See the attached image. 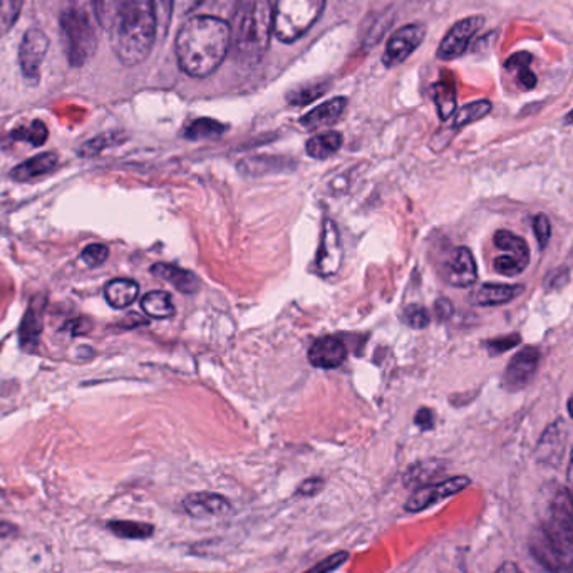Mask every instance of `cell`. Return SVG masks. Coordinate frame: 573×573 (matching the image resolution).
<instances>
[{
	"mask_svg": "<svg viewBox=\"0 0 573 573\" xmlns=\"http://www.w3.org/2000/svg\"><path fill=\"white\" fill-rule=\"evenodd\" d=\"M553 517L562 520L573 532V491L560 490L553 500Z\"/></svg>",
	"mask_w": 573,
	"mask_h": 573,
	"instance_id": "29",
	"label": "cell"
},
{
	"mask_svg": "<svg viewBox=\"0 0 573 573\" xmlns=\"http://www.w3.org/2000/svg\"><path fill=\"white\" fill-rule=\"evenodd\" d=\"M142 309L153 319H169L175 315L174 299L165 291L148 292L142 299Z\"/></svg>",
	"mask_w": 573,
	"mask_h": 573,
	"instance_id": "21",
	"label": "cell"
},
{
	"mask_svg": "<svg viewBox=\"0 0 573 573\" xmlns=\"http://www.w3.org/2000/svg\"><path fill=\"white\" fill-rule=\"evenodd\" d=\"M110 529L116 535L126 536V539H148L155 530L152 525L136 522H114L111 523Z\"/></svg>",
	"mask_w": 573,
	"mask_h": 573,
	"instance_id": "32",
	"label": "cell"
},
{
	"mask_svg": "<svg viewBox=\"0 0 573 573\" xmlns=\"http://www.w3.org/2000/svg\"><path fill=\"white\" fill-rule=\"evenodd\" d=\"M532 55L527 52H520V54L511 55L510 60L507 61V70L510 71H522L529 67Z\"/></svg>",
	"mask_w": 573,
	"mask_h": 573,
	"instance_id": "42",
	"label": "cell"
},
{
	"mask_svg": "<svg viewBox=\"0 0 573 573\" xmlns=\"http://www.w3.org/2000/svg\"><path fill=\"white\" fill-rule=\"evenodd\" d=\"M533 232H535L540 250H545L549 247L550 237H552V223L545 213H539L533 218Z\"/></svg>",
	"mask_w": 573,
	"mask_h": 573,
	"instance_id": "37",
	"label": "cell"
},
{
	"mask_svg": "<svg viewBox=\"0 0 573 573\" xmlns=\"http://www.w3.org/2000/svg\"><path fill=\"white\" fill-rule=\"evenodd\" d=\"M433 100H435L439 118H441L442 122L451 118L456 111V91L452 84L446 83V81L436 84V86L433 87Z\"/></svg>",
	"mask_w": 573,
	"mask_h": 573,
	"instance_id": "26",
	"label": "cell"
},
{
	"mask_svg": "<svg viewBox=\"0 0 573 573\" xmlns=\"http://www.w3.org/2000/svg\"><path fill=\"white\" fill-rule=\"evenodd\" d=\"M346 97H334V100L325 101L321 106L314 107L305 116H302L301 125L309 132L327 128V126L335 125L338 122L342 113L346 111Z\"/></svg>",
	"mask_w": 573,
	"mask_h": 573,
	"instance_id": "16",
	"label": "cell"
},
{
	"mask_svg": "<svg viewBox=\"0 0 573 573\" xmlns=\"http://www.w3.org/2000/svg\"><path fill=\"white\" fill-rule=\"evenodd\" d=\"M565 123H566V125L573 126V111H572V113L569 114V116H566Z\"/></svg>",
	"mask_w": 573,
	"mask_h": 573,
	"instance_id": "50",
	"label": "cell"
},
{
	"mask_svg": "<svg viewBox=\"0 0 573 573\" xmlns=\"http://www.w3.org/2000/svg\"><path fill=\"white\" fill-rule=\"evenodd\" d=\"M342 242L337 225L332 220L324 221L321 249L317 253V269L322 277L335 275L342 265Z\"/></svg>",
	"mask_w": 573,
	"mask_h": 573,
	"instance_id": "13",
	"label": "cell"
},
{
	"mask_svg": "<svg viewBox=\"0 0 573 573\" xmlns=\"http://www.w3.org/2000/svg\"><path fill=\"white\" fill-rule=\"evenodd\" d=\"M139 285L135 280L114 279L104 286V298L114 309H126L138 299Z\"/></svg>",
	"mask_w": 573,
	"mask_h": 573,
	"instance_id": "19",
	"label": "cell"
},
{
	"mask_svg": "<svg viewBox=\"0 0 573 573\" xmlns=\"http://www.w3.org/2000/svg\"><path fill=\"white\" fill-rule=\"evenodd\" d=\"M415 421L421 429H431L435 426V415L431 409L423 408L416 413Z\"/></svg>",
	"mask_w": 573,
	"mask_h": 573,
	"instance_id": "44",
	"label": "cell"
},
{
	"mask_svg": "<svg viewBox=\"0 0 573 573\" xmlns=\"http://www.w3.org/2000/svg\"><path fill=\"white\" fill-rule=\"evenodd\" d=\"M97 25L96 0H70L61 15V29L71 66H84L93 58L97 48Z\"/></svg>",
	"mask_w": 573,
	"mask_h": 573,
	"instance_id": "4",
	"label": "cell"
},
{
	"mask_svg": "<svg viewBox=\"0 0 573 573\" xmlns=\"http://www.w3.org/2000/svg\"><path fill=\"white\" fill-rule=\"evenodd\" d=\"M198 4H200V0H175V11L180 12V14H188Z\"/></svg>",
	"mask_w": 573,
	"mask_h": 573,
	"instance_id": "45",
	"label": "cell"
},
{
	"mask_svg": "<svg viewBox=\"0 0 573 573\" xmlns=\"http://www.w3.org/2000/svg\"><path fill=\"white\" fill-rule=\"evenodd\" d=\"M569 415L572 416L573 419V396L569 399Z\"/></svg>",
	"mask_w": 573,
	"mask_h": 573,
	"instance_id": "49",
	"label": "cell"
},
{
	"mask_svg": "<svg viewBox=\"0 0 573 573\" xmlns=\"http://www.w3.org/2000/svg\"><path fill=\"white\" fill-rule=\"evenodd\" d=\"M152 273L163 282L174 285L177 291L184 292V294H195L200 286V280L194 272L171 265V263H155L152 267Z\"/></svg>",
	"mask_w": 573,
	"mask_h": 573,
	"instance_id": "18",
	"label": "cell"
},
{
	"mask_svg": "<svg viewBox=\"0 0 573 573\" xmlns=\"http://www.w3.org/2000/svg\"><path fill=\"white\" fill-rule=\"evenodd\" d=\"M273 32L270 0H239L230 24V38L237 60L253 66L263 60Z\"/></svg>",
	"mask_w": 573,
	"mask_h": 573,
	"instance_id": "3",
	"label": "cell"
},
{
	"mask_svg": "<svg viewBox=\"0 0 573 573\" xmlns=\"http://www.w3.org/2000/svg\"><path fill=\"white\" fill-rule=\"evenodd\" d=\"M107 257H110V249L106 246H101V243H93V246H87L86 249L81 253V259L86 263L87 267H100L106 262Z\"/></svg>",
	"mask_w": 573,
	"mask_h": 573,
	"instance_id": "38",
	"label": "cell"
},
{
	"mask_svg": "<svg viewBox=\"0 0 573 573\" xmlns=\"http://www.w3.org/2000/svg\"><path fill=\"white\" fill-rule=\"evenodd\" d=\"M153 6H155L158 32L162 35H166L169 22H171V15L175 12V0H153Z\"/></svg>",
	"mask_w": 573,
	"mask_h": 573,
	"instance_id": "34",
	"label": "cell"
},
{
	"mask_svg": "<svg viewBox=\"0 0 573 573\" xmlns=\"http://www.w3.org/2000/svg\"><path fill=\"white\" fill-rule=\"evenodd\" d=\"M114 136H100V138L93 139V142L86 143L81 149V155L83 156H93L97 155V153L103 152L107 146L113 145Z\"/></svg>",
	"mask_w": 573,
	"mask_h": 573,
	"instance_id": "41",
	"label": "cell"
},
{
	"mask_svg": "<svg viewBox=\"0 0 573 573\" xmlns=\"http://www.w3.org/2000/svg\"><path fill=\"white\" fill-rule=\"evenodd\" d=\"M225 132H227V126L221 125V123L210 118H200L191 123V125L185 129V136H187L188 139H195V142H197V139L218 138V136L223 135Z\"/></svg>",
	"mask_w": 573,
	"mask_h": 573,
	"instance_id": "27",
	"label": "cell"
},
{
	"mask_svg": "<svg viewBox=\"0 0 573 573\" xmlns=\"http://www.w3.org/2000/svg\"><path fill=\"white\" fill-rule=\"evenodd\" d=\"M347 553L341 552V553H334V555L329 556V559L322 560L319 565L312 566L311 570H308V572L304 573H331L334 572L335 569H338V566L344 565L347 560Z\"/></svg>",
	"mask_w": 573,
	"mask_h": 573,
	"instance_id": "40",
	"label": "cell"
},
{
	"mask_svg": "<svg viewBox=\"0 0 573 573\" xmlns=\"http://www.w3.org/2000/svg\"><path fill=\"white\" fill-rule=\"evenodd\" d=\"M540 361H542V353L535 346L523 347L519 354H514L503 374L504 389L511 393L525 389L535 377Z\"/></svg>",
	"mask_w": 573,
	"mask_h": 573,
	"instance_id": "7",
	"label": "cell"
},
{
	"mask_svg": "<svg viewBox=\"0 0 573 573\" xmlns=\"http://www.w3.org/2000/svg\"><path fill=\"white\" fill-rule=\"evenodd\" d=\"M42 308H44V301L32 302L28 314L24 315V321L21 324V341L25 346L38 342L39 334L42 331Z\"/></svg>",
	"mask_w": 573,
	"mask_h": 573,
	"instance_id": "25",
	"label": "cell"
},
{
	"mask_svg": "<svg viewBox=\"0 0 573 573\" xmlns=\"http://www.w3.org/2000/svg\"><path fill=\"white\" fill-rule=\"evenodd\" d=\"M406 321H408L411 327L425 329L428 327L431 317H429V312L421 308V305H409L406 309Z\"/></svg>",
	"mask_w": 573,
	"mask_h": 573,
	"instance_id": "39",
	"label": "cell"
},
{
	"mask_svg": "<svg viewBox=\"0 0 573 573\" xmlns=\"http://www.w3.org/2000/svg\"><path fill=\"white\" fill-rule=\"evenodd\" d=\"M322 480H309L305 481L304 485H302L301 493L308 494V497H311V494L317 493L319 490L322 488Z\"/></svg>",
	"mask_w": 573,
	"mask_h": 573,
	"instance_id": "47",
	"label": "cell"
},
{
	"mask_svg": "<svg viewBox=\"0 0 573 573\" xmlns=\"http://www.w3.org/2000/svg\"><path fill=\"white\" fill-rule=\"evenodd\" d=\"M425 25L409 24L397 29L384 49L383 63L386 67H396L405 63L409 55L421 45L425 39Z\"/></svg>",
	"mask_w": 573,
	"mask_h": 573,
	"instance_id": "8",
	"label": "cell"
},
{
	"mask_svg": "<svg viewBox=\"0 0 573 573\" xmlns=\"http://www.w3.org/2000/svg\"><path fill=\"white\" fill-rule=\"evenodd\" d=\"M523 285H508V283H483L471 295V302L481 308H494V305L508 304L523 294Z\"/></svg>",
	"mask_w": 573,
	"mask_h": 573,
	"instance_id": "17",
	"label": "cell"
},
{
	"mask_svg": "<svg viewBox=\"0 0 573 573\" xmlns=\"http://www.w3.org/2000/svg\"><path fill=\"white\" fill-rule=\"evenodd\" d=\"M491 111V103L487 100L475 101V103L467 104L461 107L458 113L455 114L451 125H449V132H456V129L465 128V126L471 125V123L480 122Z\"/></svg>",
	"mask_w": 573,
	"mask_h": 573,
	"instance_id": "24",
	"label": "cell"
},
{
	"mask_svg": "<svg viewBox=\"0 0 573 573\" xmlns=\"http://www.w3.org/2000/svg\"><path fill=\"white\" fill-rule=\"evenodd\" d=\"M230 48V25L221 19L200 15L185 22L178 32V64L188 76L207 77L220 67Z\"/></svg>",
	"mask_w": 573,
	"mask_h": 573,
	"instance_id": "1",
	"label": "cell"
},
{
	"mask_svg": "<svg viewBox=\"0 0 573 573\" xmlns=\"http://www.w3.org/2000/svg\"><path fill=\"white\" fill-rule=\"evenodd\" d=\"M60 158L55 153H42L28 162L21 163L18 168L12 169L11 177L18 181H31L34 178L44 177L55 168Z\"/></svg>",
	"mask_w": 573,
	"mask_h": 573,
	"instance_id": "20",
	"label": "cell"
},
{
	"mask_svg": "<svg viewBox=\"0 0 573 573\" xmlns=\"http://www.w3.org/2000/svg\"><path fill=\"white\" fill-rule=\"evenodd\" d=\"M48 49L49 39L44 32L39 31V29H31V31L25 32L21 49H19V61H21L25 80L38 83Z\"/></svg>",
	"mask_w": 573,
	"mask_h": 573,
	"instance_id": "10",
	"label": "cell"
},
{
	"mask_svg": "<svg viewBox=\"0 0 573 573\" xmlns=\"http://www.w3.org/2000/svg\"><path fill=\"white\" fill-rule=\"evenodd\" d=\"M470 478L455 477L439 481V483L426 485V487L419 488V490L409 498L408 503H406V510H426V508L431 507V504L439 503V501L446 500V498L452 497V494L460 493L465 488L470 487Z\"/></svg>",
	"mask_w": 573,
	"mask_h": 573,
	"instance_id": "12",
	"label": "cell"
},
{
	"mask_svg": "<svg viewBox=\"0 0 573 573\" xmlns=\"http://www.w3.org/2000/svg\"><path fill=\"white\" fill-rule=\"evenodd\" d=\"M125 4L126 0H96L97 21H100L101 28L111 31Z\"/></svg>",
	"mask_w": 573,
	"mask_h": 573,
	"instance_id": "28",
	"label": "cell"
},
{
	"mask_svg": "<svg viewBox=\"0 0 573 573\" xmlns=\"http://www.w3.org/2000/svg\"><path fill=\"white\" fill-rule=\"evenodd\" d=\"M325 87L327 86H325L324 83L298 87V90L292 91V93L286 96V100H289L292 106H305V104L312 103V101L321 97L322 94H324Z\"/></svg>",
	"mask_w": 573,
	"mask_h": 573,
	"instance_id": "33",
	"label": "cell"
},
{
	"mask_svg": "<svg viewBox=\"0 0 573 573\" xmlns=\"http://www.w3.org/2000/svg\"><path fill=\"white\" fill-rule=\"evenodd\" d=\"M184 508L198 520L221 519L232 511V504L218 493H194L184 500Z\"/></svg>",
	"mask_w": 573,
	"mask_h": 573,
	"instance_id": "15",
	"label": "cell"
},
{
	"mask_svg": "<svg viewBox=\"0 0 573 573\" xmlns=\"http://www.w3.org/2000/svg\"><path fill=\"white\" fill-rule=\"evenodd\" d=\"M452 311H455V309H452V304L448 301V299L441 298L436 301L435 314L439 321H448V319L452 315Z\"/></svg>",
	"mask_w": 573,
	"mask_h": 573,
	"instance_id": "43",
	"label": "cell"
},
{
	"mask_svg": "<svg viewBox=\"0 0 573 573\" xmlns=\"http://www.w3.org/2000/svg\"><path fill=\"white\" fill-rule=\"evenodd\" d=\"M527 263L520 262V260L513 259L510 256H500L494 259L493 269L497 270L500 275L514 277L522 273L527 269Z\"/></svg>",
	"mask_w": 573,
	"mask_h": 573,
	"instance_id": "36",
	"label": "cell"
},
{
	"mask_svg": "<svg viewBox=\"0 0 573 573\" xmlns=\"http://www.w3.org/2000/svg\"><path fill=\"white\" fill-rule=\"evenodd\" d=\"M11 136L15 142H28L32 146H41L48 139L49 132L44 123L34 122L31 123V126H22V128L15 129Z\"/></svg>",
	"mask_w": 573,
	"mask_h": 573,
	"instance_id": "30",
	"label": "cell"
},
{
	"mask_svg": "<svg viewBox=\"0 0 573 573\" xmlns=\"http://www.w3.org/2000/svg\"><path fill=\"white\" fill-rule=\"evenodd\" d=\"M493 242L498 249L507 252V256L513 257V259L520 260V262L529 265L530 249L522 237L514 236V233L508 232V230H498V232L494 233Z\"/></svg>",
	"mask_w": 573,
	"mask_h": 573,
	"instance_id": "23",
	"label": "cell"
},
{
	"mask_svg": "<svg viewBox=\"0 0 573 573\" xmlns=\"http://www.w3.org/2000/svg\"><path fill=\"white\" fill-rule=\"evenodd\" d=\"M22 0H0V35L11 31L21 14Z\"/></svg>",
	"mask_w": 573,
	"mask_h": 573,
	"instance_id": "31",
	"label": "cell"
},
{
	"mask_svg": "<svg viewBox=\"0 0 573 573\" xmlns=\"http://www.w3.org/2000/svg\"><path fill=\"white\" fill-rule=\"evenodd\" d=\"M342 142H344V139H342L341 133H322V135L309 139L308 145H305V152H308L311 158L325 159L341 149Z\"/></svg>",
	"mask_w": 573,
	"mask_h": 573,
	"instance_id": "22",
	"label": "cell"
},
{
	"mask_svg": "<svg viewBox=\"0 0 573 573\" xmlns=\"http://www.w3.org/2000/svg\"><path fill=\"white\" fill-rule=\"evenodd\" d=\"M485 19L481 15H471V18L463 19V21L456 22L448 34L442 39L438 48V58L442 61H452L456 58L465 54L471 39L477 35L483 25Z\"/></svg>",
	"mask_w": 573,
	"mask_h": 573,
	"instance_id": "9",
	"label": "cell"
},
{
	"mask_svg": "<svg viewBox=\"0 0 573 573\" xmlns=\"http://www.w3.org/2000/svg\"><path fill=\"white\" fill-rule=\"evenodd\" d=\"M325 0H277L273 8V34L280 42L301 39L321 18Z\"/></svg>",
	"mask_w": 573,
	"mask_h": 573,
	"instance_id": "6",
	"label": "cell"
},
{
	"mask_svg": "<svg viewBox=\"0 0 573 573\" xmlns=\"http://www.w3.org/2000/svg\"><path fill=\"white\" fill-rule=\"evenodd\" d=\"M497 573H523L514 563L507 562L497 570Z\"/></svg>",
	"mask_w": 573,
	"mask_h": 573,
	"instance_id": "48",
	"label": "cell"
},
{
	"mask_svg": "<svg viewBox=\"0 0 573 573\" xmlns=\"http://www.w3.org/2000/svg\"><path fill=\"white\" fill-rule=\"evenodd\" d=\"M520 342H522L520 334H508L501 335V337L490 338L485 346L490 351L491 356H500V354L514 350V347L519 346Z\"/></svg>",
	"mask_w": 573,
	"mask_h": 573,
	"instance_id": "35",
	"label": "cell"
},
{
	"mask_svg": "<svg viewBox=\"0 0 573 573\" xmlns=\"http://www.w3.org/2000/svg\"><path fill=\"white\" fill-rule=\"evenodd\" d=\"M529 545L536 562L550 572L573 569V532L553 514L552 519L533 529Z\"/></svg>",
	"mask_w": 573,
	"mask_h": 573,
	"instance_id": "5",
	"label": "cell"
},
{
	"mask_svg": "<svg viewBox=\"0 0 573 573\" xmlns=\"http://www.w3.org/2000/svg\"><path fill=\"white\" fill-rule=\"evenodd\" d=\"M442 279L449 285L467 289L478 280V267L473 253L467 247H458L449 253L442 265Z\"/></svg>",
	"mask_w": 573,
	"mask_h": 573,
	"instance_id": "11",
	"label": "cell"
},
{
	"mask_svg": "<svg viewBox=\"0 0 573 573\" xmlns=\"http://www.w3.org/2000/svg\"><path fill=\"white\" fill-rule=\"evenodd\" d=\"M520 83L525 90H533L536 86V76L532 73V71L527 67V70L520 71Z\"/></svg>",
	"mask_w": 573,
	"mask_h": 573,
	"instance_id": "46",
	"label": "cell"
},
{
	"mask_svg": "<svg viewBox=\"0 0 573 573\" xmlns=\"http://www.w3.org/2000/svg\"><path fill=\"white\" fill-rule=\"evenodd\" d=\"M111 32L114 52L125 66L143 63L152 52L158 32L153 0H126Z\"/></svg>",
	"mask_w": 573,
	"mask_h": 573,
	"instance_id": "2",
	"label": "cell"
},
{
	"mask_svg": "<svg viewBox=\"0 0 573 573\" xmlns=\"http://www.w3.org/2000/svg\"><path fill=\"white\" fill-rule=\"evenodd\" d=\"M346 360V344L335 335L317 338L309 350V363L317 369H337Z\"/></svg>",
	"mask_w": 573,
	"mask_h": 573,
	"instance_id": "14",
	"label": "cell"
}]
</instances>
